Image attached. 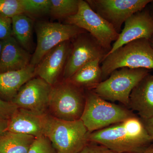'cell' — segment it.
<instances>
[{
  "label": "cell",
  "instance_id": "f1b7e54d",
  "mask_svg": "<svg viewBox=\"0 0 153 153\" xmlns=\"http://www.w3.org/2000/svg\"><path fill=\"white\" fill-rule=\"evenodd\" d=\"M8 121V120L0 117V136L7 131Z\"/></svg>",
  "mask_w": 153,
  "mask_h": 153
},
{
  "label": "cell",
  "instance_id": "cb8c5ba5",
  "mask_svg": "<svg viewBox=\"0 0 153 153\" xmlns=\"http://www.w3.org/2000/svg\"><path fill=\"white\" fill-rule=\"evenodd\" d=\"M27 153H57L52 143L47 137L36 138Z\"/></svg>",
  "mask_w": 153,
  "mask_h": 153
},
{
  "label": "cell",
  "instance_id": "d4e9b609",
  "mask_svg": "<svg viewBox=\"0 0 153 153\" xmlns=\"http://www.w3.org/2000/svg\"><path fill=\"white\" fill-rule=\"evenodd\" d=\"M13 36L12 19L0 14V40L2 41Z\"/></svg>",
  "mask_w": 153,
  "mask_h": 153
},
{
  "label": "cell",
  "instance_id": "4316f807",
  "mask_svg": "<svg viewBox=\"0 0 153 153\" xmlns=\"http://www.w3.org/2000/svg\"><path fill=\"white\" fill-rule=\"evenodd\" d=\"M78 153H117L102 145L87 144Z\"/></svg>",
  "mask_w": 153,
  "mask_h": 153
},
{
  "label": "cell",
  "instance_id": "5b68a950",
  "mask_svg": "<svg viewBox=\"0 0 153 153\" xmlns=\"http://www.w3.org/2000/svg\"><path fill=\"white\" fill-rule=\"evenodd\" d=\"M149 73L146 68H119L91 90L105 100L118 101L128 107L132 91Z\"/></svg>",
  "mask_w": 153,
  "mask_h": 153
},
{
  "label": "cell",
  "instance_id": "4fadbf2b",
  "mask_svg": "<svg viewBox=\"0 0 153 153\" xmlns=\"http://www.w3.org/2000/svg\"><path fill=\"white\" fill-rule=\"evenodd\" d=\"M71 49V41L62 42L51 49L36 66V76L55 85L63 70Z\"/></svg>",
  "mask_w": 153,
  "mask_h": 153
},
{
  "label": "cell",
  "instance_id": "ba28073f",
  "mask_svg": "<svg viewBox=\"0 0 153 153\" xmlns=\"http://www.w3.org/2000/svg\"><path fill=\"white\" fill-rule=\"evenodd\" d=\"M37 44L30 65L36 67L51 49L65 41H70L86 32L74 25L40 21L35 26Z\"/></svg>",
  "mask_w": 153,
  "mask_h": 153
},
{
  "label": "cell",
  "instance_id": "8fae6325",
  "mask_svg": "<svg viewBox=\"0 0 153 153\" xmlns=\"http://www.w3.org/2000/svg\"><path fill=\"white\" fill-rule=\"evenodd\" d=\"M52 86L40 77H33L21 88L11 102L18 108L47 114Z\"/></svg>",
  "mask_w": 153,
  "mask_h": 153
},
{
  "label": "cell",
  "instance_id": "7402d4cb",
  "mask_svg": "<svg viewBox=\"0 0 153 153\" xmlns=\"http://www.w3.org/2000/svg\"><path fill=\"white\" fill-rule=\"evenodd\" d=\"M24 14L30 17L49 14L50 0H22Z\"/></svg>",
  "mask_w": 153,
  "mask_h": 153
},
{
  "label": "cell",
  "instance_id": "d6a6232c",
  "mask_svg": "<svg viewBox=\"0 0 153 153\" xmlns=\"http://www.w3.org/2000/svg\"><path fill=\"white\" fill-rule=\"evenodd\" d=\"M150 42L151 45L153 48V37L152 39L149 40Z\"/></svg>",
  "mask_w": 153,
  "mask_h": 153
},
{
  "label": "cell",
  "instance_id": "4dcf8cb0",
  "mask_svg": "<svg viewBox=\"0 0 153 153\" xmlns=\"http://www.w3.org/2000/svg\"><path fill=\"white\" fill-rule=\"evenodd\" d=\"M151 3V7L150 8V9L149 10V12L150 13V15L152 17L153 19V1Z\"/></svg>",
  "mask_w": 153,
  "mask_h": 153
},
{
  "label": "cell",
  "instance_id": "9c48e42d",
  "mask_svg": "<svg viewBox=\"0 0 153 153\" xmlns=\"http://www.w3.org/2000/svg\"><path fill=\"white\" fill-rule=\"evenodd\" d=\"M72 39L71 52L63 73L64 80H68L90 61L100 59L102 62L109 52L87 32L80 33Z\"/></svg>",
  "mask_w": 153,
  "mask_h": 153
},
{
  "label": "cell",
  "instance_id": "30bf717a",
  "mask_svg": "<svg viewBox=\"0 0 153 153\" xmlns=\"http://www.w3.org/2000/svg\"><path fill=\"white\" fill-rule=\"evenodd\" d=\"M91 9L109 23L119 34L129 17L142 10L153 0H87Z\"/></svg>",
  "mask_w": 153,
  "mask_h": 153
},
{
  "label": "cell",
  "instance_id": "1f68e13d",
  "mask_svg": "<svg viewBox=\"0 0 153 153\" xmlns=\"http://www.w3.org/2000/svg\"><path fill=\"white\" fill-rule=\"evenodd\" d=\"M2 41L0 40V57H1V53L2 48Z\"/></svg>",
  "mask_w": 153,
  "mask_h": 153
},
{
  "label": "cell",
  "instance_id": "44dd1931",
  "mask_svg": "<svg viewBox=\"0 0 153 153\" xmlns=\"http://www.w3.org/2000/svg\"><path fill=\"white\" fill-rule=\"evenodd\" d=\"M79 0H50L49 15L58 19H66L77 13Z\"/></svg>",
  "mask_w": 153,
  "mask_h": 153
},
{
  "label": "cell",
  "instance_id": "f546056e",
  "mask_svg": "<svg viewBox=\"0 0 153 153\" xmlns=\"http://www.w3.org/2000/svg\"><path fill=\"white\" fill-rule=\"evenodd\" d=\"M131 153H153V145L149 146L147 148L141 152Z\"/></svg>",
  "mask_w": 153,
  "mask_h": 153
},
{
  "label": "cell",
  "instance_id": "d6986e66",
  "mask_svg": "<svg viewBox=\"0 0 153 153\" xmlns=\"http://www.w3.org/2000/svg\"><path fill=\"white\" fill-rule=\"evenodd\" d=\"M36 138L7 131L0 136V153H27Z\"/></svg>",
  "mask_w": 153,
  "mask_h": 153
},
{
  "label": "cell",
  "instance_id": "5bb4252c",
  "mask_svg": "<svg viewBox=\"0 0 153 153\" xmlns=\"http://www.w3.org/2000/svg\"><path fill=\"white\" fill-rule=\"evenodd\" d=\"M47 114L18 108L9 120L7 131L30 135L36 138L44 136Z\"/></svg>",
  "mask_w": 153,
  "mask_h": 153
},
{
  "label": "cell",
  "instance_id": "9a60e30c",
  "mask_svg": "<svg viewBox=\"0 0 153 153\" xmlns=\"http://www.w3.org/2000/svg\"><path fill=\"white\" fill-rule=\"evenodd\" d=\"M0 57V73L19 71L30 64L32 56L13 36L2 41Z\"/></svg>",
  "mask_w": 153,
  "mask_h": 153
},
{
  "label": "cell",
  "instance_id": "2e32d148",
  "mask_svg": "<svg viewBox=\"0 0 153 153\" xmlns=\"http://www.w3.org/2000/svg\"><path fill=\"white\" fill-rule=\"evenodd\" d=\"M128 107L136 111L142 119L153 116V74L149 73L134 88Z\"/></svg>",
  "mask_w": 153,
  "mask_h": 153
},
{
  "label": "cell",
  "instance_id": "ffe728a7",
  "mask_svg": "<svg viewBox=\"0 0 153 153\" xmlns=\"http://www.w3.org/2000/svg\"><path fill=\"white\" fill-rule=\"evenodd\" d=\"M12 20L13 36L22 47L29 52L33 44V20L22 14L13 17Z\"/></svg>",
  "mask_w": 153,
  "mask_h": 153
},
{
  "label": "cell",
  "instance_id": "484cf974",
  "mask_svg": "<svg viewBox=\"0 0 153 153\" xmlns=\"http://www.w3.org/2000/svg\"><path fill=\"white\" fill-rule=\"evenodd\" d=\"M18 108L12 102L0 99V117L9 120L16 112Z\"/></svg>",
  "mask_w": 153,
  "mask_h": 153
},
{
  "label": "cell",
  "instance_id": "6da1fadb",
  "mask_svg": "<svg viewBox=\"0 0 153 153\" xmlns=\"http://www.w3.org/2000/svg\"><path fill=\"white\" fill-rule=\"evenodd\" d=\"M88 141L117 153L141 152L152 142L142 119L137 116L90 133Z\"/></svg>",
  "mask_w": 153,
  "mask_h": 153
},
{
  "label": "cell",
  "instance_id": "ac0fdd59",
  "mask_svg": "<svg viewBox=\"0 0 153 153\" xmlns=\"http://www.w3.org/2000/svg\"><path fill=\"white\" fill-rule=\"evenodd\" d=\"M101 63L100 59L88 62L67 80L79 88L93 90L102 81Z\"/></svg>",
  "mask_w": 153,
  "mask_h": 153
},
{
  "label": "cell",
  "instance_id": "52a82bcc",
  "mask_svg": "<svg viewBox=\"0 0 153 153\" xmlns=\"http://www.w3.org/2000/svg\"><path fill=\"white\" fill-rule=\"evenodd\" d=\"M65 24L85 30L109 52L112 48V42H115L119 36L114 28L94 12L86 1L79 0L77 13L65 19Z\"/></svg>",
  "mask_w": 153,
  "mask_h": 153
},
{
  "label": "cell",
  "instance_id": "277c9868",
  "mask_svg": "<svg viewBox=\"0 0 153 153\" xmlns=\"http://www.w3.org/2000/svg\"><path fill=\"white\" fill-rule=\"evenodd\" d=\"M85 94V106L80 120L90 133L136 116L127 108L101 98L92 90H88Z\"/></svg>",
  "mask_w": 153,
  "mask_h": 153
},
{
  "label": "cell",
  "instance_id": "7a4b0ae2",
  "mask_svg": "<svg viewBox=\"0 0 153 153\" xmlns=\"http://www.w3.org/2000/svg\"><path fill=\"white\" fill-rule=\"evenodd\" d=\"M90 133L81 120L66 121L48 114L44 136L57 153H78L88 144Z\"/></svg>",
  "mask_w": 153,
  "mask_h": 153
},
{
  "label": "cell",
  "instance_id": "603a6c76",
  "mask_svg": "<svg viewBox=\"0 0 153 153\" xmlns=\"http://www.w3.org/2000/svg\"><path fill=\"white\" fill-rule=\"evenodd\" d=\"M0 14L11 19L24 14L22 0H0Z\"/></svg>",
  "mask_w": 153,
  "mask_h": 153
},
{
  "label": "cell",
  "instance_id": "e0dca14e",
  "mask_svg": "<svg viewBox=\"0 0 153 153\" xmlns=\"http://www.w3.org/2000/svg\"><path fill=\"white\" fill-rule=\"evenodd\" d=\"M35 68L30 64L19 71L0 73V99L11 102L21 88L36 76Z\"/></svg>",
  "mask_w": 153,
  "mask_h": 153
},
{
  "label": "cell",
  "instance_id": "7c38bea8",
  "mask_svg": "<svg viewBox=\"0 0 153 153\" xmlns=\"http://www.w3.org/2000/svg\"><path fill=\"white\" fill-rule=\"evenodd\" d=\"M153 37V19L149 10L145 8L126 20L118 38L108 54L131 41L140 39L150 40Z\"/></svg>",
  "mask_w": 153,
  "mask_h": 153
},
{
  "label": "cell",
  "instance_id": "8992f818",
  "mask_svg": "<svg viewBox=\"0 0 153 153\" xmlns=\"http://www.w3.org/2000/svg\"><path fill=\"white\" fill-rule=\"evenodd\" d=\"M85 104V94L82 88L68 80L52 86L48 110L50 114L66 121L81 118Z\"/></svg>",
  "mask_w": 153,
  "mask_h": 153
},
{
  "label": "cell",
  "instance_id": "83f0119b",
  "mask_svg": "<svg viewBox=\"0 0 153 153\" xmlns=\"http://www.w3.org/2000/svg\"><path fill=\"white\" fill-rule=\"evenodd\" d=\"M145 127L153 142V116L147 120H143Z\"/></svg>",
  "mask_w": 153,
  "mask_h": 153
},
{
  "label": "cell",
  "instance_id": "3957f363",
  "mask_svg": "<svg viewBox=\"0 0 153 153\" xmlns=\"http://www.w3.org/2000/svg\"><path fill=\"white\" fill-rule=\"evenodd\" d=\"M101 63L102 81L113 71L124 67L153 69V48L149 40L138 39L108 54Z\"/></svg>",
  "mask_w": 153,
  "mask_h": 153
}]
</instances>
